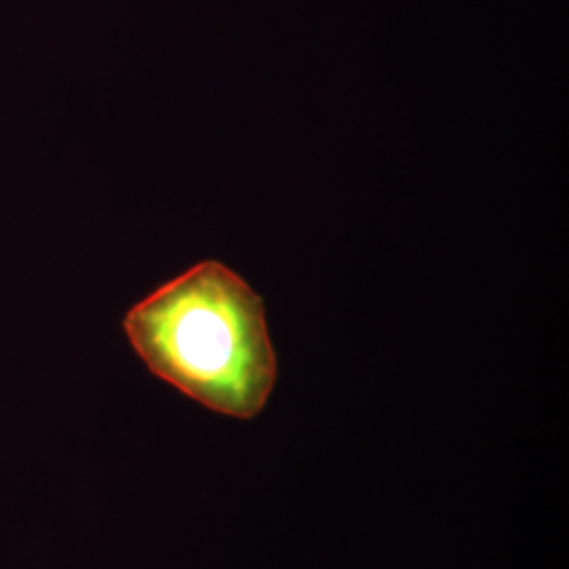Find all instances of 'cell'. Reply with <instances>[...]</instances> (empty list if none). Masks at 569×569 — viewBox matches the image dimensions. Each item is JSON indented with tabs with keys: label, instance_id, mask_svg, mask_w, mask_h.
Instances as JSON below:
<instances>
[{
	"label": "cell",
	"instance_id": "1",
	"mask_svg": "<svg viewBox=\"0 0 569 569\" xmlns=\"http://www.w3.org/2000/svg\"><path fill=\"white\" fill-rule=\"evenodd\" d=\"M122 327L157 378L211 411L251 420L277 385L262 298L222 262L188 268L133 306Z\"/></svg>",
	"mask_w": 569,
	"mask_h": 569
}]
</instances>
